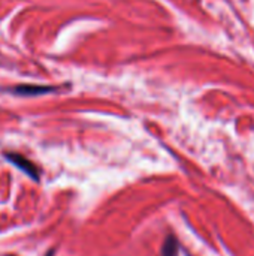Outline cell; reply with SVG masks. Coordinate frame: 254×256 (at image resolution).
Returning a JSON list of instances; mask_svg holds the SVG:
<instances>
[{"label":"cell","mask_w":254,"mask_h":256,"mask_svg":"<svg viewBox=\"0 0 254 256\" xmlns=\"http://www.w3.org/2000/svg\"><path fill=\"white\" fill-rule=\"evenodd\" d=\"M6 159L13 165L16 166L19 171H22L25 176H28L31 180H39V170L36 165H33L28 159H25L24 156L18 154V153H7L6 154Z\"/></svg>","instance_id":"1"},{"label":"cell","mask_w":254,"mask_h":256,"mask_svg":"<svg viewBox=\"0 0 254 256\" xmlns=\"http://www.w3.org/2000/svg\"><path fill=\"white\" fill-rule=\"evenodd\" d=\"M48 87H28V86H21L16 87L15 92L19 94H30V93H42V92H48Z\"/></svg>","instance_id":"3"},{"label":"cell","mask_w":254,"mask_h":256,"mask_svg":"<svg viewBox=\"0 0 254 256\" xmlns=\"http://www.w3.org/2000/svg\"><path fill=\"white\" fill-rule=\"evenodd\" d=\"M162 256H178V242L174 236H169L163 244Z\"/></svg>","instance_id":"2"}]
</instances>
